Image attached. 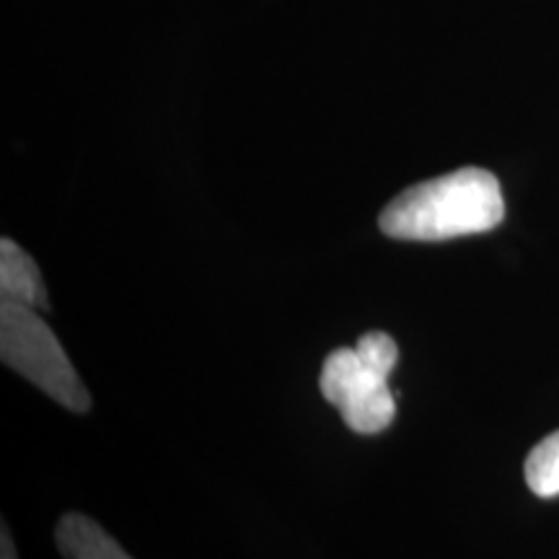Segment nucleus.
I'll return each instance as SVG.
<instances>
[{"instance_id": "1", "label": "nucleus", "mask_w": 559, "mask_h": 559, "mask_svg": "<svg viewBox=\"0 0 559 559\" xmlns=\"http://www.w3.org/2000/svg\"><path fill=\"white\" fill-rule=\"evenodd\" d=\"M506 218L500 181L477 166L419 181L381 210L379 226L400 241H445L485 234Z\"/></svg>"}, {"instance_id": "4", "label": "nucleus", "mask_w": 559, "mask_h": 559, "mask_svg": "<svg viewBox=\"0 0 559 559\" xmlns=\"http://www.w3.org/2000/svg\"><path fill=\"white\" fill-rule=\"evenodd\" d=\"M0 300L32 306V309L50 306L37 262L11 239L0 241Z\"/></svg>"}, {"instance_id": "7", "label": "nucleus", "mask_w": 559, "mask_h": 559, "mask_svg": "<svg viewBox=\"0 0 559 559\" xmlns=\"http://www.w3.org/2000/svg\"><path fill=\"white\" fill-rule=\"evenodd\" d=\"M0 542H3V559H19L16 557V547H13V539H11V531H9V526H5L3 523V534H0Z\"/></svg>"}, {"instance_id": "5", "label": "nucleus", "mask_w": 559, "mask_h": 559, "mask_svg": "<svg viewBox=\"0 0 559 559\" xmlns=\"http://www.w3.org/2000/svg\"><path fill=\"white\" fill-rule=\"evenodd\" d=\"M55 542L66 559H132L99 523L81 513L62 515Z\"/></svg>"}, {"instance_id": "3", "label": "nucleus", "mask_w": 559, "mask_h": 559, "mask_svg": "<svg viewBox=\"0 0 559 559\" xmlns=\"http://www.w3.org/2000/svg\"><path fill=\"white\" fill-rule=\"evenodd\" d=\"M0 358L70 412H88L91 394L60 340L32 306L0 300Z\"/></svg>"}, {"instance_id": "6", "label": "nucleus", "mask_w": 559, "mask_h": 559, "mask_svg": "<svg viewBox=\"0 0 559 559\" xmlns=\"http://www.w3.org/2000/svg\"><path fill=\"white\" fill-rule=\"evenodd\" d=\"M526 485L536 498L559 495V430L551 432L526 456Z\"/></svg>"}, {"instance_id": "2", "label": "nucleus", "mask_w": 559, "mask_h": 559, "mask_svg": "<svg viewBox=\"0 0 559 559\" xmlns=\"http://www.w3.org/2000/svg\"><path fill=\"white\" fill-rule=\"evenodd\" d=\"M400 360V347L386 332H366L355 347L330 353L321 368L319 389L353 432L376 436L394 423L396 402L389 373Z\"/></svg>"}]
</instances>
